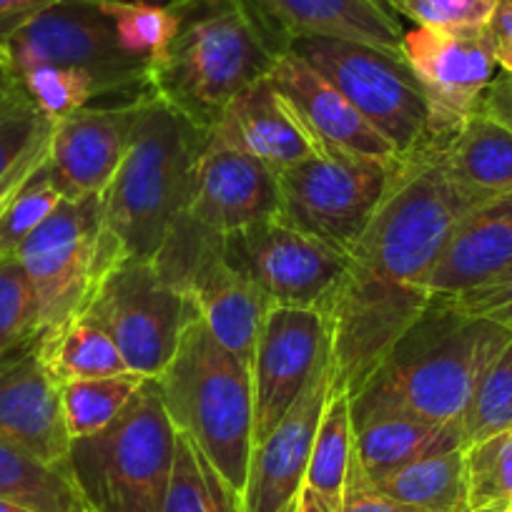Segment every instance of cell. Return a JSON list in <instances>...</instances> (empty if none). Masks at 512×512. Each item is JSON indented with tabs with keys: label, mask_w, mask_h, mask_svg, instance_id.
<instances>
[{
	"label": "cell",
	"mask_w": 512,
	"mask_h": 512,
	"mask_svg": "<svg viewBox=\"0 0 512 512\" xmlns=\"http://www.w3.org/2000/svg\"><path fill=\"white\" fill-rule=\"evenodd\" d=\"M442 302L465 317L485 319L512 334V264L487 282L465 289L455 297H445Z\"/></svg>",
	"instance_id": "ab89813d"
},
{
	"label": "cell",
	"mask_w": 512,
	"mask_h": 512,
	"mask_svg": "<svg viewBox=\"0 0 512 512\" xmlns=\"http://www.w3.org/2000/svg\"><path fill=\"white\" fill-rule=\"evenodd\" d=\"M352 460V407H349V395L337 384V372H334L332 392H329V400L324 405L322 420H319L317 427V437H314L312 455H309L304 490L314 492L324 502L342 510Z\"/></svg>",
	"instance_id": "f1b7e54d"
},
{
	"label": "cell",
	"mask_w": 512,
	"mask_h": 512,
	"mask_svg": "<svg viewBox=\"0 0 512 512\" xmlns=\"http://www.w3.org/2000/svg\"><path fill=\"white\" fill-rule=\"evenodd\" d=\"M505 512H512V507H507V510Z\"/></svg>",
	"instance_id": "816d5d0a"
},
{
	"label": "cell",
	"mask_w": 512,
	"mask_h": 512,
	"mask_svg": "<svg viewBox=\"0 0 512 512\" xmlns=\"http://www.w3.org/2000/svg\"><path fill=\"white\" fill-rule=\"evenodd\" d=\"M352 430L354 460L369 482L420 457L465 450L460 425H442L405 410L352 412Z\"/></svg>",
	"instance_id": "cb8c5ba5"
},
{
	"label": "cell",
	"mask_w": 512,
	"mask_h": 512,
	"mask_svg": "<svg viewBox=\"0 0 512 512\" xmlns=\"http://www.w3.org/2000/svg\"><path fill=\"white\" fill-rule=\"evenodd\" d=\"M477 111L512 131V76L502 73V76L492 78V83L485 88L480 103H477Z\"/></svg>",
	"instance_id": "f6af8a7d"
},
{
	"label": "cell",
	"mask_w": 512,
	"mask_h": 512,
	"mask_svg": "<svg viewBox=\"0 0 512 512\" xmlns=\"http://www.w3.org/2000/svg\"><path fill=\"white\" fill-rule=\"evenodd\" d=\"M209 134L244 149L277 176L322 154L317 141L309 136L292 106L279 96L269 76L236 93Z\"/></svg>",
	"instance_id": "7402d4cb"
},
{
	"label": "cell",
	"mask_w": 512,
	"mask_h": 512,
	"mask_svg": "<svg viewBox=\"0 0 512 512\" xmlns=\"http://www.w3.org/2000/svg\"><path fill=\"white\" fill-rule=\"evenodd\" d=\"M53 131L21 86L0 101V176H6L33 146Z\"/></svg>",
	"instance_id": "74e56055"
},
{
	"label": "cell",
	"mask_w": 512,
	"mask_h": 512,
	"mask_svg": "<svg viewBox=\"0 0 512 512\" xmlns=\"http://www.w3.org/2000/svg\"><path fill=\"white\" fill-rule=\"evenodd\" d=\"M485 33L497 66L502 73L512 76V0H497Z\"/></svg>",
	"instance_id": "7bdbcfd3"
},
{
	"label": "cell",
	"mask_w": 512,
	"mask_h": 512,
	"mask_svg": "<svg viewBox=\"0 0 512 512\" xmlns=\"http://www.w3.org/2000/svg\"><path fill=\"white\" fill-rule=\"evenodd\" d=\"M161 512H241V497L181 432L176 437V462Z\"/></svg>",
	"instance_id": "1f68e13d"
},
{
	"label": "cell",
	"mask_w": 512,
	"mask_h": 512,
	"mask_svg": "<svg viewBox=\"0 0 512 512\" xmlns=\"http://www.w3.org/2000/svg\"><path fill=\"white\" fill-rule=\"evenodd\" d=\"M289 51L337 86L400 156L430 139L425 93L405 56L332 38H302Z\"/></svg>",
	"instance_id": "8fae6325"
},
{
	"label": "cell",
	"mask_w": 512,
	"mask_h": 512,
	"mask_svg": "<svg viewBox=\"0 0 512 512\" xmlns=\"http://www.w3.org/2000/svg\"><path fill=\"white\" fill-rule=\"evenodd\" d=\"M342 512H422V510L405 505V502L392 500L390 495H384L382 490H377V487L362 475L357 460H352L347 490H344V500H342Z\"/></svg>",
	"instance_id": "60d3db41"
},
{
	"label": "cell",
	"mask_w": 512,
	"mask_h": 512,
	"mask_svg": "<svg viewBox=\"0 0 512 512\" xmlns=\"http://www.w3.org/2000/svg\"><path fill=\"white\" fill-rule=\"evenodd\" d=\"M63 199L66 196L61 194V189L53 181L46 159V164L18 191V196L11 201L6 214L0 216V259L16 256L23 241L61 206Z\"/></svg>",
	"instance_id": "d590c367"
},
{
	"label": "cell",
	"mask_w": 512,
	"mask_h": 512,
	"mask_svg": "<svg viewBox=\"0 0 512 512\" xmlns=\"http://www.w3.org/2000/svg\"><path fill=\"white\" fill-rule=\"evenodd\" d=\"M390 6L417 26L480 31L490 23L497 0H390Z\"/></svg>",
	"instance_id": "f35d334b"
},
{
	"label": "cell",
	"mask_w": 512,
	"mask_h": 512,
	"mask_svg": "<svg viewBox=\"0 0 512 512\" xmlns=\"http://www.w3.org/2000/svg\"><path fill=\"white\" fill-rule=\"evenodd\" d=\"M0 497L36 512H88L68 467H53L0 437Z\"/></svg>",
	"instance_id": "83f0119b"
},
{
	"label": "cell",
	"mask_w": 512,
	"mask_h": 512,
	"mask_svg": "<svg viewBox=\"0 0 512 512\" xmlns=\"http://www.w3.org/2000/svg\"><path fill=\"white\" fill-rule=\"evenodd\" d=\"M269 81L292 106L322 154L395 166L400 151L354 108V103L302 56L287 51L269 71Z\"/></svg>",
	"instance_id": "e0dca14e"
},
{
	"label": "cell",
	"mask_w": 512,
	"mask_h": 512,
	"mask_svg": "<svg viewBox=\"0 0 512 512\" xmlns=\"http://www.w3.org/2000/svg\"><path fill=\"white\" fill-rule=\"evenodd\" d=\"M146 377L136 372L113 374V377L76 379L61 384V407L71 440L88 437L111 425L139 395Z\"/></svg>",
	"instance_id": "4dcf8cb0"
},
{
	"label": "cell",
	"mask_w": 512,
	"mask_h": 512,
	"mask_svg": "<svg viewBox=\"0 0 512 512\" xmlns=\"http://www.w3.org/2000/svg\"><path fill=\"white\" fill-rule=\"evenodd\" d=\"M465 447L512 430V339L482 372L460 420Z\"/></svg>",
	"instance_id": "d6a6232c"
},
{
	"label": "cell",
	"mask_w": 512,
	"mask_h": 512,
	"mask_svg": "<svg viewBox=\"0 0 512 512\" xmlns=\"http://www.w3.org/2000/svg\"><path fill=\"white\" fill-rule=\"evenodd\" d=\"M392 500L422 512H467L465 450L437 452L372 482Z\"/></svg>",
	"instance_id": "484cf974"
},
{
	"label": "cell",
	"mask_w": 512,
	"mask_h": 512,
	"mask_svg": "<svg viewBox=\"0 0 512 512\" xmlns=\"http://www.w3.org/2000/svg\"><path fill=\"white\" fill-rule=\"evenodd\" d=\"M447 176L490 201L512 191V131L475 111L450 136H435Z\"/></svg>",
	"instance_id": "d4e9b609"
},
{
	"label": "cell",
	"mask_w": 512,
	"mask_h": 512,
	"mask_svg": "<svg viewBox=\"0 0 512 512\" xmlns=\"http://www.w3.org/2000/svg\"><path fill=\"white\" fill-rule=\"evenodd\" d=\"M181 31L164 66L154 71L161 98L211 131L226 103L269 76L282 53L241 0H174Z\"/></svg>",
	"instance_id": "5b68a950"
},
{
	"label": "cell",
	"mask_w": 512,
	"mask_h": 512,
	"mask_svg": "<svg viewBox=\"0 0 512 512\" xmlns=\"http://www.w3.org/2000/svg\"><path fill=\"white\" fill-rule=\"evenodd\" d=\"M279 53L302 38L362 43L402 56L405 28L384 0H241Z\"/></svg>",
	"instance_id": "ffe728a7"
},
{
	"label": "cell",
	"mask_w": 512,
	"mask_h": 512,
	"mask_svg": "<svg viewBox=\"0 0 512 512\" xmlns=\"http://www.w3.org/2000/svg\"><path fill=\"white\" fill-rule=\"evenodd\" d=\"M467 510L505 512L512 507V430L465 447Z\"/></svg>",
	"instance_id": "836d02e7"
},
{
	"label": "cell",
	"mask_w": 512,
	"mask_h": 512,
	"mask_svg": "<svg viewBox=\"0 0 512 512\" xmlns=\"http://www.w3.org/2000/svg\"><path fill=\"white\" fill-rule=\"evenodd\" d=\"M334 384V357H324L284 420L251 450L241 512H294L307 477L319 420Z\"/></svg>",
	"instance_id": "2e32d148"
},
{
	"label": "cell",
	"mask_w": 512,
	"mask_h": 512,
	"mask_svg": "<svg viewBox=\"0 0 512 512\" xmlns=\"http://www.w3.org/2000/svg\"><path fill=\"white\" fill-rule=\"evenodd\" d=\"M0 512H36V510H31V507H26V505H18V502H13V500H3V497H0Z\"/></svg>",
	"instance_id": "c3c4849f"
},
{
	"label": "cell",
	"mask_w": 512,
	"mask_h": 512,
	"mask_svg": "<svg viewBox=\"0 0 512 512\" xmlns=\"http://www.w3.org/2000/svg\"><path fill=\"white\" fill-rule=\"evenodd\" d=\"M16 78L41 66L91 73L106 96L126 101L156 93L154 68L118 46L116 28L96 0H58L3 46Z\"/></svg>",
	"instance_id": "ba28073f"
},
{
	"label": "cell",
	"mask_w": 512,
	"mask_h": 512,
	"mask_svg": "<svg viewBox=\"0 0 512 512\" xmlns=\"http://www.w3.org/2000/svg\"><path fill=\"white\" fill-rule=\"evenodd\" d=\"M56 3L58 0H0V51L8 38Z\"/></svg>",
	"instance_id": "ee69618b"
},
{
	"label": "cell",
	"mask_w": 512,
	"mask_h": 512,
	"mask_svg": "<svg viewBox=\"0 0 512 512\" xmlns=\"http://www.w3.org/2000/svg\"><path fill=\"white\" fill-rule=\"evenodd\" d=\"M18 86H21V83H18V78L11 73V68H8L6 63V56H3V51H0V101L11 96Z\"/></svg>",
	"instance_id": "7dc6e473"
},
{
	"label": "cell",
	"mask_w": 512,
	"mask_h": 512,
	"mask_svg": "<svg viewBox=\"0 0 512 512\" xmlns=\"http://www.w3.org/2000/svg\"><path fill=\"white\" fill-rule=\"evenodd\" d=\"M38 349L58 387L76 379L131 372L111 334L88 314L76 317L51 337L38 339Z\"/></svg>",
	"instance_id": "4316f807"
},
{
	"label": "cell",
	"mask_w": 512,
	"mask_h": 512,
	"mask_svg": "<svg viewBox=\"0 0 512 512\" xmlns=\"http://www.w3.org/2000/svg\"><path fill=\"white\" fill-rule=\"evenodd\" d=\"M392 166L317 154L279 179V216L352 259L390 181Z\"/></svg>",
	"instance_id": "7c38bea8"
},
{
	"label": "cell",
	"mask_w": 512,
	"mask_h": 512,
	"mask_svg": "<svg viewBox=\"0 0 512 512\" xmlns=\"http://www.w3.org/2000/svg\"><path fill=\"white\" fill-rule=\"evenodd\" d=\"M146 98L86 106L53 126L48 171L66 199L106 194L121 169Z\"/></svg>",
	"instance_id": "d6986e66"
},
{
	"label": "cell",
	"mask_w": 512,
	"mask_h": 512,
	"mask_svg": "<svg viewBox=\"0 0 512 512\" xmlns=\"http://www.w3.org/2000/svg\"><path fill=\"white\" fill-rule=\"evenodd\" d=\"M510 339L507 329L430 299L382 367L349 397V407L352 412L405 410L442 425H460L482 372Z\"/></svg>",
	"instance_id": "6da1fadb"
},
{
	"label": "cell",
	"mask_w": 512,
	"mask_h": 512,
	"mask_svg": "<svg viewBox=\"0 0 512 512\" xmlns=\"http://www.w3.org/2000/svg\"><path fill=\"white\" fill-rule=\"evenodd\" d=\"M116 28L118 46L141 58L151 68H161L181 31V13L174 3L159 6L149 0H96Z\"/></svg>",
	"instance_id": "f546056e"
},
{
	"label": "cell",
	"mask_w": 512,
	"mask_h": 512,
	"mask_svg": "<svg viewBox=\"0 0 512 512\" xmlns=\"http://www.w3.org/2000/svg\"><path fill=\"white\" fill-rule=\"evenodd\" d=\"M384 3H387V6H390V0H384ZM392 8V6H390ZM392 11H395V8H392Z\"/></svg>",
	"instance_id": "f907efd6"
},
{
	"label": "cell",
	"mask_w": 512,
	"mask_h": 512,
	"mask_svg": "<svg viewBox=\"0 0 512 512\" xmlns=\"http://www.w3.org/2000/svg\"><path fill=\"white\" fill-rule=\"evenodd\" d=\"M221 251L226 264L272 304L314 309L329 317L352 272L349 256L304 234L279 214L224 234Z\"/></svg>",
	"instance_id": "30bf717a"
},
{
	"label": "cell",
	"mask_w": 512,
	"mask_h": 512,
	"mask_svg": "<svg viewBox=\"0 0 512 512\" xmlns=\"http://www.w3.org/2000/svg\"><path fill=\"white\" fill-rule=\"evenodd\" d=\"M422 287L349 272L332 309V357L337 384L357 395L430 304Z\"/></svg>",
	"instance_id": "4fadbf2b"
},
{
	"label": "cell",
	"mask_w": 512,
	"mask_h": 512,
	"mask_svg": "<svg viewBox=\"0 0 512 512\" xmlns=\"http://www.w3.org/2000/svg\"><path fill=\"white\" fill-rule=\"evenodd\" d=\"M16 259L36 294L38 339H46L86 312L101 279L126 254L106 229L101 194L63 199Z\"/></svg>",
	"instance_id": "52a82bcc"
},
{
	"label": "cell",
	"mask_w": 512,
	"mask_h": 512,
	"mask_svg": "<svg viewBox=\"0 0 512 512\" xmlns=\"http://www.w3.org/2000/svg\"><path fill=\"white\" fill-rule=\"evenodd\" d=\"M51 134H48L46 139L38 141V144L33 146V149L28 151V154L23 156V159L18 161V164L13 166L6 176H0V216L6 214V209L11 206V201L16 199L18 191L28 184V179H31V176L36 174L43 164H46L48 149H51Z\"/></svg>",
	"instance_id": "b9f144b4"
},
{
	"label": "cell",
	"mask_w": 512,
	"mask_h": 512,
	"mask_svg": "<svg viewBox=\"0 0 512 512\" xmlns=\"http://www.w3.org/2000/svg\"><path fill=\"white\" fill-rule=\"evenodd\" d=\"M294 512H342V510H337V507H332L329 502H324L319 495H314V492L304 490L302 487V492H299V500H297V510Z\"/></svg>",
	"instance_id": "bcb514c9"
},
{
	"label": "cell",
	"mask_w": 512,
	"mask_h": 512,
	"mask_svg": "<svg viewBox=\"0 0 512 512\" xmlns=\"http://www.w3.org/2000/svg\"><path fill=\"white\" fill-rule=\"evenodd\" d=\"M154 382L176 432L189 437L221 480L244 497L254 450V384L249 369L196 317Z\"/></svg>",
	"instance_id": "277c9868"
},
{
	"label": "cell",
	"mask_w": 512,
	"mask_h": 512,
	"mask_svg": "<svg viewBox=\"0 0 512 512\" xmlns=\"http://www.w3.org/2000/svg\"><path fill=\"white\" fill-rule=\"evenodd\" d=\"M18 83L53 126L81 108L93 106L98 98H106L96 78L78 68L41 66L23 73Z\"/></svg>",
	"instance_id": "e575fe53"
},
{
	"label": "cell",
	"mask_w": 512,
	"mask_h": 512,
	"mask_svg": "<svg viewBox=\"0 0 512 512\" xmlns=\"http://www.w3.org/2000/svg\"><path fill=\"white\" fill-rule=\"evenodd\" d=\"M38 337V304L16 256L0 259V359Z\"/></svg>",
	"instance_id": "8d00e7d4"
},
{
	"label": "cell",
	"mask_w": 512,
	"mask_h": 512,
	"mask_svg": "<svg viewBox=\"0 0 512 512\" xmlns=\"http://www.w3.org/2000/svg\"><path fill=\"white\" fill-rule=\"evenodd\" d=\"M467 512H490V510H467Z\"/></svg>",
	"instance_id": "681fc988"
},
{
	"label": "cell",
	"mask_w": 512,
	"mask_h": 512,
	"mask_svg": "<svg viewBox=\"0 0 512 512\" xmlns=\"http://www.w3.org/2000/svg\"><path fill=\"white\" fill-rule=\"evenodd\" d=\"M176 432L154 379L101 432L71 440L68 470L88 512H161Z\"/></svg>",
	"instance_id": "8992f818"
},
{
	"label": "cell",
	"mask_w": 512,
	"mask_h": 512,
	"mask_svg": "<svg viewBox=\"0 0 512 512\" xmlns=\"http://www.w3.org/2000/svg\"><path fill=\"white\" fill-rule=\"evenodd\" d=\"M279 214V179L239 146L209 134L194 166L186 216L216 234Z\"/></svg>",
	"instance_id": "ac0fdd59"
},
{
	"label": "cell",
	"mask_w": 512,
	"mask_h": 512,
	"mask_svg": "<svg viewBox=\"0 0 512 512\" xmlns=\"http://www.w3.org/2000/svg\"><path fill=\"white\" fill-rule=\"evenodd\" d=\"M512 264V191L477 206L447 241L427 277L432 299L455 297Z\"/></svg>",
	"instance_id": "603a6c76"
},
{
	"label": "cell",
	"mask_w": 512,
	"mask_h": 512,
	"mask_svg": "<svg viewBox=\"0 0 512 512\" xmlns=\"http://www.w3.org/2000/svg\"><path fill=\"white\" fill-rule=\"evenodd\" d=\"M0 437L46 465L68 467L61 387L43 362L38 337L0 359Z\"/></svg>",
	"instance_id": "44dd1931"
},
{
	"label": "cell",
	"mask_w": 512,
	"mask_h": 512,
	"mask_svg": "<svg viewBox=\"0 0 512 512\" xmlns=\"http://www.w3.org/2000/svg\"><path fill=\"white\" fill-rule=\"evenodd\" d=\"M332 352V317L314 309L272 304L256 342L254 445L284 420L324 357Z\"/></svg>",
	"instance_id": "5bb4252c"
},
{
	"label": "cell",
	"mask_w": 512,
	"mask_h": 512,
	"mask_svg": "<svg viewBox=\"0 0 512 512\" xmlns=\"http://www.w3.org/2000/svg\"><path fill=\"white\" fill-rule=\"evenodd\" d=\"M209 131L151 93L139 108L134 136L116 179L103 194L106 229L123 254L154 259L186 211L194 166Z\"/></svg>",
	"instance_id": "3957f363"
},
{
	"label": "cell",
	"mask_w": 512,
	"mask_h": 512,
	"mask_svg": "<svg viewBox=\"0 0 512 512\" xmlns=\"http://www.w3.org/2000/svg\"><path fill=\"white\" fill-rule=\"evenodd\" d=\"M480 204L485 199L447 176L440 144L430 136L392 166L382 199L352 251V269L364 277L425 289L447 241Z\"/></svg>",
	"instance_id": "7a4b0ae2"
},
{
	"label": "cell",
	"mask_w": 512,
	"mask_h": 512,
	"mask_svg": "<svg viewBox=\"0 0 512 512\" xmlns=\"http://www.w3.org/2000/svg\"><path fill=\"white\" fill-rule=\"evenodd\" d=\"M83 314L111 334L128 369L146 379L169 364L186 327L199 317L196 304L159 272L154 259L136 256L108 269Z\"/></svg>",
	"instance_id": "9c48e42d"
},
{
	"label": "cell",
	"mask_w": 512,
	"mask_h": 512,
	"mask_svg": "<svg viewBox=\"0 0 512 512\" xmlns=\"http://www.w3.org/2000/svg\"><path fill=\"white\" fill-rule=\"evenodd\" d=\"M402 56L425 93L430 136H450L477 111L497 68L485 28L447 31L417 26L405 31Z\"/></svg>",
	"instance_id": "9a60e30c"
}]
</instances>
